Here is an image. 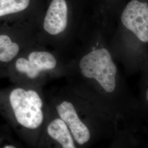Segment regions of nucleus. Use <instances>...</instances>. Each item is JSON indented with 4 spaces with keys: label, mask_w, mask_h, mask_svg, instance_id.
<instances>
[{
    "label": "nucleus",
    "mask_w": 148,
    "mask_h": 148,
    "mask_svg": "<svg viewBox=\"0 0 148 148\" xmlns=\"http://www.w3.org/2000/svg\"><path fill=\"white\" fill-rule=\"evenodd\" d=\"M79 68L84 76L96 79L106 92L111 93L115 89L117 67L106 48L93 50L85 56Z\"/></svg>",
    "instance_id": "f257e3e1"
},
{
    "label": "nucleus",
    "mask_w": 148,
    "mask_h": 148,
    "mask_svg": "<svg viewBox=\"0 0 148 148\" xmlns=\"http://www.w3.org/2000/svg\"><path fill=\"white\" fill-rule=\"evenodd\" d=\"M10 101L16 120L21 125L29 129H36L41 125L43 102L36 91L17 88L11 92Z\"/></svg>",
    "instance_id": "f03ea898"
},
{
    "label": "nucleus",
    "mask_w": 148,
    "mask_h": 148,
    "mask_svg": "<svg viewBox=\"0 0 148 148\" xmlns=\"http://www.w3.org/2000/svg\"><path fill=\"white\" fill-rule=\"evenodd\" d=\"M123 26L132 32L142 42H148V5L147 2L131 0L121 15Z\"/></svg>",
    "instance_id": "7ed1b4c3"
},
{
    "label": "nucleus",
    "mask_w": 148,
    "mask_h": 148,
    "mask_svg": "<svg viewBox=\"0 0 148 148\" xmlns=\"http://www.w3.org/2000/svg\"><path fill=\"white\" fill-rule=\"evenodd\" d=\"M61 119L69 127L76 142L83 145L89 141L90 134L88 128L80 120L74 106L69 101H63L57 107Z\"/></svg>",
    "instance_id": "20e7f679"
},
{
    "label": "nucleus",
    "mask_w": 148,
    "mask_h": 148,
    "mask_svg": "<svg viewBox=\"0 0 148 148\" xmlns=\"http://www.w3.org/2000/svg\"><path fill=\"white\" fill-rule=\"evenodd\" d=\"M68 8L65 0H52L43 21V28L52 35L63 32L68 25Z\"/></svg>",
    "instance_id": "39448f33"
},
{
    "label": "nucleus",
    "mask_w": 148,
    "mask_h": 148,
    "mask_svg": "<svg viewBox=\"0 0 148 148\" xmlns=\"http://www.w3.org/2000/svg\"><path fill=\"white\" fill-rule=\"evenodd\" d=\"M49 136L60 143L64 148H75L73 139L66 123L60 119H56L48 126Z\"/></svg>",
    "instance_id": "423d86ee"
},
{
    "label": "nucleus",
    "mask_w": 148,
    "mask_h": 148,
    "mask_svg": "<svg viewBox=\"0 0 148 148\" xmlns=\"http://www.w3.org/2000/svg\"><path fill=\"white\" fill-rule=\"evenodd\" d=\"M28 60L40 71L54 69L57 60L51 53L43 51H34L30 53Z\"/></svg>",
    "instance_id": "0eeeda50"
},
{
    "label": "nucleus",
    "mask_w": 148,
    "mask_h": 148,
    "mask_svg": "<svg viewBox=\"0 0 148 148\" xmlns=\"http://www.w3.org/2000/svg\"><path fill=\"white\" fill-rule=\"evenodd\" d=\"M19 45L13 42L11 38L6 35H0V62L8 63L19 53Z\"/></svg>",
    "instance_id": "6e6552de"
},
{
    "label": "nucleus",
    "mask_w": 148,
    "mask_h": 148,
    "mask_svg": "<svg viewBox=\"0 0 148 148\" xmlns=\"http://www.w3.org/2000/svg\"><path fill=\"white\" fill-rule=\"evenodd\" d=\"M30 2V0H0V16L24 11Z\"/></svg>",
    "instance_id": "1a4fd4ad"
},
{
    "label": "nucleus",
    "mask_w": 148,
    "mask_h": 148,
    "mask_svg": "<svg viewBox=\"0 0 148 148\" xmlns=\"http://www.w3.org/2000/svg\"><path fill=\"white\" fill-rule=\"evenodd\" d=\"M16 68L19 72L27 74L31 79L36 78L41 72L28 59L24 58H20L16 60Z\"/></svg>",
    "instance_id": "9d476101"
},
{
    "label": "nucleus",
    "mask_w": 148,
    "mask_h": 148,
    "mask_svg": "<svg viewBox=\"0 0 148 148\" xmlns=\"http://www.w3.org/2000/svg\"><path fill=\"white\" fill-rule=\"evenodd\" d=\"M3 148H16L15 147H14L13 145H5V146H4V147Z\"/></svg>",
    "instance_id": "9b49d317"
}]
</instances>
